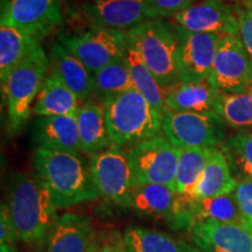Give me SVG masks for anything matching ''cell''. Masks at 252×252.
<instances>
[{
	"label": "cell",
	"instance_id": "5bb4252c",
	"mask_svg": "<svg viewBox=\"0 0 252 252\" xmlns=\"http://www.w3.org/2000/svg\"><path fill=\"white\" fill-rule=\"evenodd\" d=\"M176 25L195 33L238 35L235 9L223 0H203L174 17Z\"/></svg>",
	"mask_w": 252,
	"mask_h": 252
},
{
	"label": "cell",
	"instance_id": "484cf974",
	"mask_svg": "<svg viewBox=\"0 0 252 252\" xmlns=\"http://www.w3.org/2000/svg\"><path fill=\"white\" fill-rule=\"evenodd\" d=\"M124 58L128 67V71H130L134 89L139 91L147 99V102L162 116L163 112L167 110L165 106V99H163L165 91L158 83L157 78L154 77V75L145 64L137 50L130 43L125 50Z\"/></svg>",
	"mask_w": 252,
	"mask_h": 252
},
{
	"label": "cell",
	"instance_id": "4dcf8cb0",
	"mask_svg": "<svg viewBox=\"0 0 252 252\" xmlns=\"http://www.w3.org/2000/svg\"><path fill=\"white\" fill-rule=\"evenodd\" d=\"M219 115L232 130L252 132V87L241 94H220Z\"/></svg>",
	"mask_w": 252,
	"mask_h": 252
},
{
	"label": "cell",
	"instance_id": "d6a6232c",
	"mask_svg": "<svg viewBox=\"0 0 252 252\" xmlns=\"http://www.w3.org/2000/svg\"><path fill=\"white\" fill-rule=\"evenodd\" d=\"M90 252H128L126 249L123 232L104 231L94 235Z\"/></svg>",
	"mask_w": 252,
	"mask_h": 252
},
{
	"label": "cell",
	"instance_id": "4316f807",
	"mask_svg": "<svg viewBox=\"0 0 252 252\" xmlns=\"http://www.w3.org/2000/svg\"><path fill=\"white\" fill-rule=\"evenodd\" d=\"M220 151L224 154L231 169L232 175L237 181H252V132L236 131L228 135L220 145Z\"/></svg>",
	"mask_w": 252,
	"mask_h": 252
},
{
	"label": "cell",
	"instance_id": "603a6c76",
	"mask_svg": "<svg viewBox=\"0 0 252 252\" xmlns=\"http://www.w3.org/2000/svg\"><path fill=\"white\" fill-rule=\"evenodd\" d=\"M179 195L168 186L157 184L135 185L131 191L128 208L145 217L168 220L174 213Z\"/></svg>",
	"mask_w": 252,
	"mask_h": 252
},
{
	"label": "cell",
	"instance_id": "f546056e",
	"mask_svg": "<svg viewBox=\"0 0 252 252\" xmlns=\"http://www.w3.org/2000/svg\"><path fill=\"white\" fill-rule=\"evenodd\" d=\"M212 149L198 147L181 150L174 186L176 194L187 200H191L190 194L207 165Z\"/></svg>",
	"mask_w": 252,
	"mask_h": 252
},
{
	"label": "cell",
	"instance_id": "cb8c5ba5",
	"mask_svg": "<svg viewBox=\"0 0 252 252\" xmlns=\"http://www.w3.org/2000/svg\"><path fill=\"white\" fill-rule=\"evenodd\" d=\"M123 237L128 252H201L194 244L140 225L127 226Z\"/></svg>",
	"mask_w": 252,
	"mask_h": 252
},
{
	"label": "cell",
	"instance_id": "9c48e42d",
	"mask_svg": "<svg viewBox=\"0 0 252 252\" xmlns=\"http://www.w3.org/2000/svg\"><path fill=\"white\" fill-rule=\"evenodd\" d=\"M207 82L220 94H241L252 87V61L238 35H222Z\"/></svg>",
	"mask_w": 252,
	"mask_h": 252
},
{
	"label": "cell",
	"instance_id": "ba28073f",
	"mask_svg": "<svg viewBox=\"0 0 252 252\" xmlns=\"http://www.w3.org/2000/svg\"><path fill=\"white\" fill-rule=\"evenodd\" d=\"M60 43L94 75L113 60L124 56L128 46L126 32L99 26L71 35H60Z\"/></svg>",
	"mask_w": 252,
	"mask_h": 252
},
{
	"label": "cell",
	"instance_id": "2e32d148",
	"mask_svg": "<svg viewBox=\"0 0 252 252\" xmlns=\"http://www.w3.org/2000/svg\"><path fill=\"white\" fill-rule=\"evenodd\" d=\"M32 139L40 149L82 153L76 115L34 117Z\"/></svg>",
	"mask_w": 252,
	"mask_h": 252
},
{
	"label": "cell",
	"instance_id": "e575fe53",
	"mask_svg": "<svg viewBox=\"0 0 252 252\" xmlns=\"http://www.w3.org/2000/svg\"><path fill=\"white\" fill-rule=\"evenodd\" d=\"M237 18L238 37L241 39L252 61V5H249L247 8L237 9Z\"/></svg>",
	"mask_w": 252,
	"mask_h": 252
},
{
	"label": "cell",
	"instance_id": "8d00e7d4",
	"mask_svg": "<svg viewBox=\"0 0 252 252\" xmlns=\"http://www.w3.org/2000/svg\"><path fill=\"white\" fill-rule=\"evenodd\" d=\"M0 252H19L15 244H1L0 245Z\"/></svg>",
	"mask_w": 252,
	"mask_h": 252
},
{
	"label": "cell",
	"instance_id": "52a82bcc",
	"mask_svg": "<svg viewBox=\"0 0 252 252\" xmlns=\"http://www.w3.org/2000/svg\"><path fill=\"white\" fill-rule=\"evenodd\" d=\"M180 154L181 150L173 146L165 135L132 145L127 157L133 186L157 184L174 189Z\"/></svg>",
	"mask_w": 252,
	"mask_h": 252
},
{
	"label": "cell",
	"instance_id": "d6986e66",
	"mask_svg": "<svg viewBox=\"0 0 252 252\" xmlns=\"http://www.w3.org/2000/svg\"><path fill=\"white\" fill-rule=\"evenodd\" d=\"M50 67L67 87L77 96L81 103L94 99V76L89 69L71 55L60 42H54L50 47Z\"/></svg>",
	"mask_w": 252,
	"mask_h": 252
},
{
	"label": "cell",
	"instance_id": "7402d4cb",
	"mask_svg": "<svg viewBox=\"0 0 252 252\" xmlns=\"http://www.w3.org/2000/svg\"><path fill=\"white\" fill-rule=\"evenodd\" d=\"M237 182L224 154L220 150L213 147L202 174L191 191L190 198L200 200L230 194L235 190Z\"/></svg>",
	"mask_w": 252,
	"mask_h": 252
},
{
	"label": "cell",
	"instance_id": "9a60e30c",
	"mask_svg": "<svg viewBox=\"0 0 252 252\" xmlns=\"http://www.w3.org/2000/svg\"><path fill=\"white\" fill-rule=\"evenodd\" d=\"M190 232L201 252H252V231L239 223L198 220Z\"/></svg>",
	"mask_w": 252,
	"mask_h": 252
},
{
	"label": "cell",
	"instance_id": "d590c367",
	"mask_svg": "<svg viewBox=\"0 0 252 252\" xmlns=\"http://www.w3.org/2000/svg\"><path fill=\"white\" fill-rule=\"evenodd\" d=\"M18 241V232L9 214L7 203L2 202L0 209V244H15Z\"/></svg>",
	"mask_w": 252,
	"mask_h": 252
},
{
	"label": "cell",
	"instance_id": "d4e9b609",
	"mask_svg": "<svg viewBox=\"0 0 252 252\" xmlns=\"http://www.w3.org/2000/svg\"><path fill=\"white\" fill-rule=\"evenodd\" d=\"M41 47L40 41L18 28L0 26V81L4 84L12 71Z\"/></svg>",
	"mask_w": 252,
	"mask_h": 252
},
{
	"label": "cell",
	"instance_id": "8fae6325",
	"mask_svg": "<svg viewBox=\"0 0 252 252\" xmlns=\"http://www.w3.org/2000/svg\"><path fill=\"white\" fill-rule=\"evenodd\" d=\"M62 21V0H5L0 24L24 31L42 41Z\"/></svg>",
	"mask_w": 252,
	"mask_h": 252
},
{
	"label": "cell",
	"instance_id": "7a4b0ae2",
	"mask_svg": "<svg viewBox=\"0 0 252 252\" xmlns=\"http://www.w3.org/2000/svg\"><path fill=\"white\" fill-rule=\"evenodd\" d=\"M7 203L19 241L35 243L46 239L59 216L48 188L36 174L14 172L6 187Z\"/></svg>",
	"mask_w": 252,
	"mask_h": 252
},
{
	"label": "cell",
	"instance_id": "ffe728a7",
	"mask_svg": "<svg viewBox=\"0 0 252 252\" xmlns=\"http://www.w3.org/2000/svg\"><path fill=\"white\" fill-rule=\"evenodd\" d=\"M76 122L82 153L91 157L112 146L104 106L98 100L89 99L82 103L76 112Z\"/></svg>",
	"mask_w": 252,
	"mask_h": 252
},
{
	"label": "cell",
	"instance_id": "1f68e13d",
	"mask_svg": "<svg viewBox=\"0 0 252 252\" xmlns=\"http://www.w3.org/2000/svg\"><path fill=\"white\" fill-rule=\"evenodd\" d=\"M234 195L242 223L252 231V181H238Z\"/></svg>",
	"mask_w": 252,
	"mask_h": 252
},
{
	"label": "cell",
	"instance_id": "8992f818",
	"mask_svg": "<svg viewBox=\"0 0 252 252\" xmlns=\"http://www.w3.org/2000/svg\"><path fill=\"white\" fill-rule=\"evenodd\" d=\"M226 127L217 113L166 110L162 115V133L179 150L220 146L226 138Z\"/></svg>",
	"mask_w": 252,
	"mask_h": 252
},
{
	"label": "cell",
	"instance_id": "f1b7e54d",
	"mask_svg": "<svg viewBox=\"0 0 252 252\" xmlns=\"http://www.w3.org/2000/svg\"><path fill=\"white\" fill-rule=\"evenodd\" d=\"M188 207L195 223L198 220H213L243 224L234 191L217 197L189 200Z\"/></svg>",
	"mask_w": 252,
	"mask_h": 252
},
{
	"label": "cell",
	"instance_id": "277c9868",
	"mask_svg": "<svg viewBox=\"0 0 252 252\" xmlns=\"http://www.w3.org/2000/svg\"><path fill=\"white\" fill-rule=\"evenodd\" d=\"M126 35L163 91L180 83L176 68L175 25L162 18L151 19L126 32Z\"/></svg>",
	"mask_w": 252,
	"mask_h": 252
},
{
	"label": "cell",
	"instance_id": "6da1fadb",
	"mask_svg": "<svg viewBox=\"0 0 252 252\" xmlns=\"http://www.w3.org/2000/svg\"><path fill=\"white\" fill-rule=\"evenodd\" d=\"M35 174L48 188L58 208L97 200L90 160L80 154L36 147L32 158Z\"/></svg>",
	"mask_w": 252,
	"mask_h": 252
},
{
	"label": "cell",
	"instance_id": "ac0fdd59",
	"mask_svg": "<svg viewBox=\"0 0 252 252\" xmlns=\"http://www.w3.org/2000/svg\"><path fill=\"white\" fill-rule=\"evenodd\" d=\"M220 93L207 81L198 83H182L165 90V106L176 112L217 113Z\"/></svg>",
	"mask_w": 252,
	"mask_h": 252
},
{
	"label": "cell",
	"instance_id": "30bf717a",
	"mask_svg": "<svg viewBox=\"0 0 252 252\" xmlns=\"http://www.w3.org/2000/svg\"><path fill=\"white\" fill-rule=\"evenodd\" d=\"M90 165L100 196L117 206L128 208L133 178L127 153L123 147L112 145L108 150L91 156Z\"/></svg>",
	"mask_w": 252,
	"mask_h": 252
},
{
	"label": "cell",
	"instance_id": "44dd1931",
	"mask_svg": "<svg viewBox=\"0 0 252 252\" xmlns=\"http://www.w3.org/2000/svg\"><path fill=\"white\" fill-rule=\"evenodd\" d=\"M81 104L76 94L52 69L43 81L34 102L33 115L35 117L76 115Z\"/></svg>",
	"mask_w": 252,
	"mask_h": 252
},
{
	"label": "cell",
	"instance_id": "e0dca14e",
	"mask_svg": "<svg viewBox=\"0 0 252 252\" xmlns=\"http://www.w3.org/2000/svg\"><path fill=\"white\" fill-rule=\"evenodd\" d=\"M94 234L89 217L74 213L59 216L46 238V252H90Z\"/></svg>",
	"mask_w": 252,
	"mask_h": 252
},
{
	"label": "cell",
	"instance_id": "5b68a950",
	"mask_svg": "<svg viewBox=\"0 0 252 252\" xmlns=\"http://www.w3.org/2000/svg\"><path fill=\"white\" fill-rule=\"evenodd\" d=\"M50 61L42 47L27 56L1 84L2 103L7 115V130L17 134L33 115V105L43 81L49 72Z\"/></svg>",
	"mask_w": 252,
	"mask_h": 252
},
{
	"label": "cell",
	"instance_id": "83f0119b",
	"mask_svg": "<svg viewBox=\"0 0 252 252\" xmlns=\"http://www.w3.org/2000/svg\"><path fill=\"white\" fill-rule=\"evenodd\" d=\"M94 76V99L98 100L102 104L110 97L123 94L134 88L124 56L113 60L112 62L97 71Z\"/></svg>",
	"mask_w": 252,
	"mask_h": 252
},
{
	"label": "cell",
	"instance_id": "74e56055",
	"mask_svg": "<svg viewBox=\"0 0 252 252\" xmlns=\"http://www.w3.org/2000/svg\"><path fill=\"white\" fill-rule=\"evenodd\" d=\"M1 1H5V0H1Z\"/></svg>",
	"mask_w": 252,
	"mask_h": 252
},
{
	"label": "cell",
	"instance_id": "3957f363",
	"mask_svg": "<svg viewBox=\"0 0 252 252\" xmlns=\"http://www.w3.org/2000/svg\"><path fill=\"white\" fill-rule=\"evenodd\" d=\"M103 106L112 145H134L162 133V116L134 88L110 97Z\"/></svg>",
	"mask_w": 252,
	"mask_h": 252
},
{
	"label": "cell",
	"instance_id": "836d02e7",
	"mask_svg": "<svg viewBox=\"0 0 252 252\" xmlns=\"http://www.w3.org/2000/svg\"><path fill=\"white\" fill-rule=\"evenodd\" d=\"M157 18H174L195 4L194 0H145Z\"/></svg>",
	"mask_w": 252,
	"mask_h": 252
},
{
	"label": "cell",
	"instance_id": "4fadbf2b",
	"mask_svg": "<svg viewBox=\"0 0 252 252\" xmlns=\"http://www.w3.org/2000/svg\"><path fill=\"white\" fill-rule=\"evenodd\" d=\"M94 26L127 32L157 15L145 0H93L82 5Z\"/></svg>",
	"mask_w": 252,
	"mask_h": 252
},
{
	"label": "cell",
	"instance_id": "7c38bea8",
	"mask_svg": "<svg viewBox=\"0 0 252 252\" xmlns=\"http://www.w3.org/2000/svg\"><path fill=\"white\" fill-rule=\"evenodd\" d=\"M178 36L176 68L182 83L207 81L222 35L195 33L175 25Z\"/></svg>",
	"mask_w": 252,
	"mask_h": 252
}]
</instances>
